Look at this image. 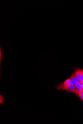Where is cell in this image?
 <instances>
[{"mask_svg":"<svg viewBox=\"0 0 83 124\" xmlns=\"http://www.w3.org/2000/svg\"><path fill=\"white\" fill-rule=\"evenodd\" d=\"M81 83L83 82V70L78 68L76 70L73 74Z\"/></svg>","mask_w":83,"mask_h":124,"instance_id":"1","label":"cell"},{"mask_svg":"<svg viewBox=\"0 0 83 124\" xmlns=\"http://www.w3.org/2000/svg\"><path fill=\"white\" fill-rule=\"evenodd\" d=\"M62 90H65L68 92L75 93L77 94L78 93L76 89L75 85L72 84H70L64 87Z\"/></svg>","mask_w":83,"mask_h":124,"instance_id":"2","label":"cell"},{"mask_svg":"<svg viewBox=\"0 0 83 124\" xmlns=\"http://www.w3.org/2000/svg\"><path fill=\"white\" fill-rule=\"evenodd\" d=\"M4 50L2 47L1 45H0V81H1V75L3 72L2 70L1 65L3 61L4 60L3 56Z\"/></svg>","mask_w":83,"mask_h":124,"instance_id":"3","label":"cell"},{"mask_svg":"<svg viewBox=\"0 0 83 124\" xmlns=\"http://www.w3.org/2000/svg\"><path fill=\"white\" fill-rule=\"evenodd\" d=\"M70 84V80L69 78L66 80L63 83L57 85L55 87L56 90H57L62 89L65 87L69 85Z\"/></svg>","mask_w":83,"mask_h":124,"instance_id":"4","label":"cell"},{"mask_svg":"<svg viewBox=\"0 0 83 124\" xmlns=\"http://www.w3.org/2000/svg\"><path fill=\"white\" fill-rule=\"evenodd\" d=\"M69 79L70 80V84L75 85L78 81L77 78L73 74Z\"/></svg>","mask_w":83,"mask_h":124,"instance_id":"5","label":"cell"},{"mask_svg":"<svg viewBox=\"0 0 83 124\" xmlns=\"http://www.w3.org/2000/svg\"><path fill=\"white\" fill-rule=\"evenodd\" d=\"M5 98L1 94H0V103L3 105L5 104Z\"/></svg>","mask_w":83,"mask_h":124,"instance_id":"6","label":"cell"},{"mask_svg":"<svg viewBox=\"0 0 83 124\" xmlns=\"http://www.w3.org/2000/svg\"><path fill=\"white\" fill-rule=\"evenodd\" d=\"M81 85V83L79 81H78L75 85L76 89V90L77 91V92L78 93V89L79 88L80 86V85Z\"/></svg>","mask_w":83,"mask_h":124,"instance_id":"7","label":"cell"},{"mask_svg":"<svg viewBox=\"0 0 83 124\" xmlns=\"http://www.w3.org/2000/svg\"><path fill=\"white\" fill-rule=\"evenodd\" d=\"M83 91V88L82 85H81L78 89V93H81Z\"/></svg>","mask_w":83,"mask_h":124,"instance_id":"8","label":"cell"},{"mask_svg":"<svg viewBox=\"0 0 83 124\" xmlns=\"http://www.w3.org/2000/svg\"><path fill=\"white\" fill-rule=\"evenodd\" d=\"M81 99L83 101V91L81 93L77 94Z\"/></svg>","mask_w":83,"mask_h":124,"instance_id":"9","label":"cell"},{"mask_svg":"<svg viewBox=\"0 0 83 124\" xmlns=\"http://www.w3.org/2000/svg\"><path fill=\"white\" fill-rule=\"evenodd\" d=\"M81 85H82L83 88V82H81Z\"/></svg>","mask_w":83,"mask_h":124,"instance_id":"10","label":"cell"}]
</instances>
